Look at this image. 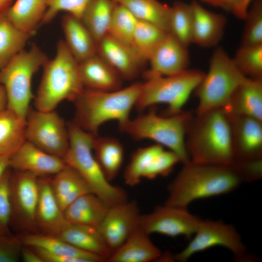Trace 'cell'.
<instances>
[{"mask_svg": "<svg viewBox=\"0 0 262 262\" xmlns=\"http://www.w3.org/2000/svg\"><path fill=\"white\" fill-rule=\"evenodd\" d=\"M244 182L249 180L240 162L215 164L190 161L183 164L168 186L164 204L187 208L195 200L230 193Z\"/></svg>", "mask_w": 262, "mask_h": 262, "instance_id": "cell-1", "label": "cell"}, {"mask_svg": "<svg viewBox=\"0 0 262 262\" xmlns=\"http://www.w3.org/2000/svg\"><path fill=\"white\" fill-rule=\"evenodd\" d=\"M185 147L192 162L215 164L232 163L233 145L228 113L221 108L193 115L186 134Z\"/></svg>", "mask_w": 262, "mask_h": 262, "instance_id": "cell-2", "label": "cell"}, {"mask_svg": "<svg viewBox=\"0 0 262 262\" xmlns=\"http://www.w3.org/2000/svg\"><path fill=\"white\" fill-rule=\"evenodd\" d=\"M142 82H136L119 89L103 91L85 88L74 102L75 117L73 121L84 131L98 135L100 127L115 120L119 125L130 118V114L140 96Z\"/></svg>", "mask_w": 262, "mask_h": 262, "instance_id": "cell-3", "label": "cell"}, {"mask_svg": "<svg viewBox=\"0 0 262 262\" xmlns=\"http://www.w3.org/2000/svg\"><path fill=\"white\" fill-rule=\"evenodd\" d=\"M43 67L42 77L34 98L36 110H54L64 100L74 102L84 91L78 62L64 40L58 42L55 56L49 59Z\"/></svg>", "mask_w": 262, "mask_h": 262, "instance_id": "cell-4", "label": "cell"}, {"mask_svg": "<svg viewBox=\"0 0 262 262\" xmlns=\"http://www.w3.org/2000/svg\"><path fill=\"white\" fill-rule=\"evenodd\" d=\"M67 127L69 146L63 158L66 164L75 169L87 182L92 192L109 207L128 200L125 191L111 184L106 178L94 157L93 147L96 135L73 121Z\"/></svg>", "mask_w": 262, "mask_h": 262, "instance_id": "cell-5", "label": "cell"}, {"mask_svg": "<svg viewBox=\"0 0 262 262\" xmlns=\"http://www.w3.org/2000/svg\"><path fill=\"white\" fill-rule=\"evenodd\" d=\"M193 116L190 112L160 115L154 110L130 118L119 125V131L136 140H150L175 152L181 163L190 161L185 147L187 130Z\"/></svg>", "mask_w": 262, "mask_h": 262, "instance_id": "cell-6", "label": "cell"}, {"mask_svg": "<svg viewBox=\"0 0 262 262\" xmlns=\"http://www.w3.org/2000/svg\"><path fill=\"white\" fill-rule=\"evenodd\" d=\"M49 60L36 45L23 49L0 69V84L5 90L7 106L26 119L33 98L32 80L34 74Z\"/></svg>", "mask_w": 262, "mask_h": 262, "instance_id": "cell-7", "label": "cell"}, {"mask_svg": "<svg viewBox=\"0 0 262 262\" xmlns=\"http://www.w3.org/2000/svg\"><path fill=\"white\" fill-rule=\"evenodd\" d=\"M246 78L223 48H216L208 72L195 90L198 99L196 114L223 108L234 90Z\"/></svg>", "mask_w": 262, "mask_h": 262, "instance_id": "cell-8", "label": "cell"}, {"mask_svg": "<svg viewBox=\"0 0 262 262\" xmlns=\"http://www.w3.org/2000/svg\"><path fill=\"white\" fill-rule=\"evenodd\" d=\"M204 75L200 70L187 69L177 74L147 79L142 82L135 108L141 112L155 104L164 103L168 106V115L179 113Z\"/></svg>", "mask_w": 262, "mask_h": 262, "instance_id": "cell-9", "label": "cell"}, {"mask_svg": "<svg viewBox=\"0 0 262 262\" xmlns=\"http://www.w3.org/2000/svg\"><path fill=\"white\" fill-rule=\"evenodd\" d=\"M193 236L181 251L173 256L174 261L185 262L194 254L216 246L228 249L236 261L255 260L247 250L240 234L229 224L221 221L201 219Z\"/></svg>", "mask_w": 262, "mask_h": 262, "instance_id": "cell-10", "label": "cell"}, {"mask_svg": "<svg viewBox=\"0 0 262 262\" xmlns=\"http://www.w3.org/2000/svg\"><path fill=\"white\" fill-rule=\"evenodd\" d=\"M13 171L10 180V229L18 234L36 233L39 177L28 172Z\"/></svg>", "mask_w": 262, "mask_h": 262, "instance_id": "cell-11", "label": "cell"}, {"mask_svg": "<svg viewBox=\"0 0 262 262\" xmlns=\"http://www.w3.org/2000/svg\"><path fill=\"white\" fill-rule=\"evenodd\" d=\"M25 133L26 141L49 154L63 158L67 150V125L54 110L29 111Z\"/></svg>", "mask_w": 262, "mask_h": 262, "instance_id": "cell-12", "label": "cell"}, {"mask_svg": "<svg viewBox=\"0 0 262 262\" xmlns=\"http://www.w3.org/2000/svg\"><path fill=\"white\" fill-rule=\"evenodd\" d=\"M201 220L187 208L164 204L156 206L149 213L141 214L138 228L148 235L159 233L189 238L196 231Z\"/></svg>", "mask_w": 262, "mask_h": 262, "instance_id": "cell-13", "label": "cell"}, {"mask_svg": "<svg viewBox=\"0 0 262 262\" xmlns=\"http://www.w3.org/2000/svg\"><path fill=\"white\" fill-rule=\"evenodd\" d=\"M140 215L135 201L128 200L110 207L98 229L113 252L138 228Z\"/></svg>", "mask_w": 262, "mask_h": 262, "instance_id": "cell-14", "label": "cell"}, {"mask_svg": "<svg viewBox=\"0 0 262 262\" xmlns=\"http://www.w3.org/2000/svg\"><path fill=\"white\" fill-rule=\"evenodd\" d=\"M232 135L234 161L262 159V121L228 114Z\"/></svg>", "mask_w": 262, "mask_h": 262, "instance_id": "cell-15", "label": "cell"}, {"mask_svg": "<svg viewBox=\"0 0 262 262\" xmlns=\"http://www.w3.org/2000/svg\"><path fill=\"white\" fill-rule=\"evenodd\" d=\"M148 62L149 67L144 73L146 80L180 73L187 69L189 65L188 47L168 33Z\"/></svg>", "mask_w": 262, "mask_h": 262, "instance_id": "cell-16", "label": "cell"}, {"mask_svg": "<svg viewBox=\"0 0 262 262\" xmlns=\"http://www.w3.org/2000/svg\"><path fill=\"white\" fill-rule=\"evenodd\" d=\"M10 168L38 177L55 175L66 166L63 158L49 154L26 141L10 157Z\"/></svg>", "mask_w": 262, "mask_h": 262, "instance_id": "cell-17", "label": "cell"}, {"mask_svg": "<svg viewBox=\"0 0 262 262\" xmlns=\"http://www.w3.org/2000/svg\"><path fill=\"white\" fill-rule=\"evenodd\" d=\"M35 220L38 233L53 236H57L68 223L51 189V179L47 176L38 179Z\"/></svg>", "mask_w": 262, "mask_h": 262, "instance_id": "cell-18", "label": "cell"}, {"mask_svg": "<svg viewBox=\"0 0 262 262\" xmlns=\"http://www.w3.org/2000/svg\"><path fill=\"white\" fill-rule=\"evenodd\" d=\"M97 53L114 68L123 79L126 80L136 78L145 63L131 47L108 34L98 44Z\"/></svg>", "mask_w": 262, "mask_h": 262, "instance_id": "cell-19", "label": "cell"}, {"mask_svg": "<svg viewBox=\"0 0 262 262\" xmlns=\"http://www.w3.org/2000/svg\"><path fill=\"white\" fill-rule=\"evenodd\" d=\"M78 64L80 77L85 88L103 91L122 88L121 75L98 53Z\"/></svg>", "mask_w": 262, "mask_h": 262, "instance_id": "cell-20", "label": "cell"}, {"mask_svg": "<svg viewBox=\"0 0 262 262\" xmlns=\"http://www.w3.org/2000/svg\"><path fill=\"white\" fill-rule=\"evenodd\" d=\"M190 4L193 13L192 43L202 47L215 46L223 36L226 17L206 9L195 0Z\"/></svg>", "mask_w": 262, "mask_h": 262, "instance_id": "cell-21", "label": "cell"}, {"mask_svg": "<svg viewBox=\"0 0 262 262\" xmlns=\"http://www.w3.org/2000/svg\"><path fill=\"white\" fill-rule=\"evenodd\" d=\"M223 109L228 114L262 121V80L247 78L234 90Z\"/></svg>", "mask_w": 262, "mask_h": 262, "instance_id": "cell-22", "label": "cell"}, {"mask_svg": "<svg viewBox=\"0 0 262 262\" xmlns=\"http://www.w3.org/2000/svg\"><path fill=\"white\" fill-rule=\"evenodd\" d=\"M61 26L64 41L78 63L97 53L98 44L80 18L67 14L62 18Z\"/></svg>", "mask_w": 262, "mask_h": 262, "instance_id": "cell-23", "label": "cell"}, {"mask_svg": "<svg viewBox=\"0 0 262 262\" xmlns=\"http://www.w3.org/2000/svg\"><path fill=\"white\" fill-rule=\"evenodd\" d=\"M55 236L80 249L97 255L105 261L113 253L97 228L68 222Z\"/></svg>", "mask_w": 262, "mask_h": 262, "instance_id": "cell-24", "label": "cell"}, {"mask_svg": "<svg viewBox=\"0 0 262 262\" xmlns=\"http://www.w3.org/2000/svg\"><path fill=\"white\" fill-rule=\"evenodd\" d=\"M162 253L149 237L137 228L108 259L109 262H148L158 260Z\"/></svg>", "mask_w": 262, "mask_h": 262, "instance_id": "cell-25", "label": "cell"}, {"mask_svg": "<svg viewBox=\"0 0 262 262\" xmlns=\"http://www.w3.org/2000/svg\"><path fill=\"white\" fill-rule=\"evenodd\" d=\"M110 207L93 193L78 198L64 211L66 221L72 224L98 228Z\"/></svg>", "mask_w": 262, "mask_h": 262, "instance_id": "cell-26", "label": "cell"}, {"mask_svg": "<svg viewBox=\"0 0 262 262\" xmlns=\"http://www.w3.org/2000/svg\"><path fill=\"white\" fill-rule=\"evenodd\" d=\"M51 187L63 212L78 198L92 192L85 180L75 169L66 164L51 179Z\"/></svg>", "mask_w": 262, "mask_h": 262, "instance_id": "cell-27", "label": "cell"}, {"mask_svg": "<svg viewBox=\"0 0 262 262\" xmlns=\"http://www.w3.org/2000/svg\"><path fill=\"white\" fill-rule=\"evenodd\" d=\"M26 119L6 107L0 112V157H10L26 141Z\"/></svg>", "mask_w": 262, "mask_h": 262, "instance_id": "cell-28", "label": "cell"}, {"mask_svg": "<svg viewBox=\"0 0 262 262\" xmlns=\"http://www.w3.org/2000/svg\"><path fill=\"white\" fill-rule=\"evenodd\" d=\"M93 151L94 157L106 178L113 180L118 175L123 162L124 149L117 139L95 136Z\"/></svg>", "mask_w": 262, "mask_h": 262, "instance_id": "cell-29", "label": "cell"}, {"mask_svg": "<svg viewBox=\"0 0 262 262\" xmlns=\"http://www.w3.org/2000/svg\"><path fill=\"white\" fill-rule=\"evenodd\" d=\"M24 245L42 248L52 253L83 260L85 262H101V257L80 249L62 239L40 233L18 234Z\"/></svg>", "mask_w": 262, "mask_h": 262, "instance_id": "cell-30", "label": "cell"}, {"mask_svg": "<svg viewBox=\"0 0 262 262\" xmlns=\"http://www.w3.org/2000/svg\"><path fill=\"white\" fill-rule=\"evenodd\" d=\"M47 8V0H16L3 13L19 29L33 34Z\"/></svg>", "mask_w": 262, "mask_h": 262, "instance_id": "cell-31", "label": "cell"}, {"mask_svg": "<svg viewBox=\"0 0 262 262\" xmlns=\"http://www.w3.org/2000/svg\"><path fill=\"white\" fill-rule=\"evenodd\" d=\"M113 0H90L81 19L97 44L108 33L115 8Z\"/></svg>", "mask_w": 262, "mask_h": 262, "instance_id": "cell-32", "label": "cell"}, {"mask_svg": "<svg viewBox=\"0 0 262 262\" xmlns=\"http://www.w3.org/2000/svg\"><path fill=\"white\" fill-rule=\"evenodd\" d=\"M33 35L19 29L3 12L0 13V69L24 49Z\"/></svg>", "mask_w": 262, "mask_h": 262, "instance_id": "cell-33", "label": "cell"}, {"mask_svg": "<svg viewBox=\"0 0 262 262\" xmlns=\"http://www.w3.org/2000/svg\"><path fill=\"white\" fill-rule=\"evenodd\" d=\"M121 4L139 21L168 33L170 6L157 0H123Z\"/></svg>", "mask_w": 262, "mask_h": 262, "instance_id": "cell-34", "label": "cell"}, {"mask_svg": "<svg viewBox=\"0 0 262 262\" xmlns=\"http://www.w3.org/2000/svg\"><path fill=\"white\" fill-rule=\"evenodd\" d=\"M167 33L153 24L138 20L132 48L144 62H148Z\"/></svg>", "mask_w": 262, "mask_h": 262, "instance_id": "cell-35", "label": "cell"}, {"mask_svg": "<svg viewBox=\"0 0 262 262\" xmlns=\"http://www.w3.org/2000/svg\"><path fill=\"white\" fill-rule=\"evenodd\" d=\"M193 13L191 4L178 1L170 6L168 33L188 47L192 40Z\"/></svg>", "mask_w": 262, "mask_h": 262, "instance_id": "cell-36", "label": "cell"}, {"mask_svg": "<svg viewBox=\"0 0 262 262\" xmlns=\"http://www.w3.org/2000/svg\"><path fill=\"white\" fill-rule=\"evenodd\" d=\"M164 149L163 146L156 144L138 148L133 152L124 169L125 183L130 186L139 184L151 162Z\"/></svg>", "mask_w": 262, "mask_h": 262, "instance_id": "cell-37", "label": "cell"}, {"mask_svg": "<svg viewBox=\"0 0 262 262\" xmlns=\"http://www.w3.org/2000/svg\"><path fill=\"white\" fill-rule=\"evenodd\" d=\"M138 20L125 6L117 3L115 8L107 34L132 47Z\"/></svg>", "mask_w": 262, "mask_h": 262, "instance_id": "cell-38", "label": "cell"}, {"mask_svg": "<svg viewBox=\"0 0 262 262\" xmlns=\"http://www.w3.org/2000/svg\"><path fill=\"white\" fill-rule=\"evenodd\" d=\"M232 59L245 76L262 80V45L240 46Z\"/></svg>", "mask_w": 262, "mask_h": 262, "instance_id": "cell-39", "label": "cell"}, {"mask_svg": "<svg viewBox=\"0 0 262 262\" xmlns=\"http://www.w3.org/2000/svg\"><path fill=\"white\" fill-rule=\"evenodd\" d=\"M245 24L240 46L262 45V0H256L244 18Z\"/></svg>", "mask_w": 262, "mask_h": 262, "instance_id": "cell-40", "label": "cell"}, {"mask_svg": "<svg viewBox=\"0 0 262 262\" xmlns=\"http://www.w3.org/2000/svg\"><path fill=\"white\" fill-rule=\"evenodd\" d=\"M90 0H47V8L40 25L50 23L61 11L81 19Z\"/></svg>", "mask_w": 262, "mask_h": 262, "instance_id": "cell-41", "label": "cell"}, {"mask_svg": "<svg viewBox=\"0 0 262 262\" xmlns=\"http://www.w3.org/2000/svg\"><path fill=\"white\" fill-rule=\"evenodd\" d=\"M179 163H181L180 159L175 152L164 149L151 162L146 170L143 178L150 180L158 176H166Z\"/></svg>", "mask_w": 262, "mask_h": 262, "instance_id": "cell-42", "label": "cell"}, {"mask_svg": "<svg viewBox=\"0 0 262 262\" xmlns=\"http://www.w3.org/2000/svg\"><path fill=\"white\" fill-rule=\"evenodd\" d=\"M12 170L8 169L0 179V234L10 235L11 205L10 180Z\"/></svg>", "mask_w": 262, "mask_h": 262, "instance_id": "cell-43", "label": "cell"}, {"mask_svg": "<svg viewBox=\"0 0 262 262\" xmlns=\"http://www.w3.org/2000/svg\"><path fill=\"white\" fill-rule=\"evenodd\" d=\"M23 245L18 234H0V262H18Z\"/></svg>", "mask_w": 262, "mask_h": 262, "instance_id": "cell-44", "label": "cell"}, {"mask_svg": "<svg viewBox=\"0 0 262 262\" xmlns=\"http://www.w3.org/2000/svg\"><path fill=\"white\" fill-rule=\"evenodd\" d=\"M20 258L24 262H43L32 247L24 245L21 250Z\"/></svg>", "mask_w": 262, "mask_h": 262, "instance_id": "cell-45", "label": "cell"}, {"mask_svg": "<svg viewBox=\"0 0 262 262\" xmlns=\"http://www.w3.org/2000/svg\"><path fill=\"white\" fill-rule=\"evenodd\" d=\"M252 1V0H241L232 12L237 17L244 19Z\"/></svg>", "mask_w": 262, "mask_h": 262, "instance_id": "cell-46", "label": "cell"}, {"mask_svg": "<svg viewBox=\"0 0 262 262\" xmlns=\"http://www.w3.org/2000/svg\"><path fill=\"white\" fill-rule=\"evenodd\" d=\"M201 1L225 10L230 9L229 0H200Z\"/></svg>", "mask_w": 262, "mask_h": 262, "instance_id": "cell-47", "label": "cell"}, {"mask_svg": "<svg viewBox=\"0 0 262 262\" xmlns=\"http://www.w3.org/2000/svg\"><path fill=\"white\" fill-rule=\"evenodd\" d=\"M10 168V157H0V179Z\"/></svg>", "mask_w": 262, "mask_h": 262, "instance_id": "cell-48", "label": "cell"}, {"mask_svg": "<svg viewBox=\"0 0 262 262\" xmlns=\"http://www.w3.org/2000/svg\"><path fill=\"white\" fill-rule=\"evenodd\" d=\"M7 106V98L3 86L0 84V112Z\"/></svg>", "mask_w": 262, "mask_h": 262, "instance_id": "cell-49", "label": "cell"}, {"mask_svg": "<svg viewBox=\"0 0 262 262\" xmlns=\"http://www.w3.org/2000/svg\"><path fill=\"white\" fill-rule=\"evenodd\" d=\"M13 0H0V13L6 11L12 4Z\"/></svg>", "mask_w": 262, "mask_h": 262, "instance_id": "cell-50", "label": "cell"}, {"mask_svg": "<svg viewBox=\"0 0 262 262\" xmlns=\"http://www.w3.org/2000/svg\"><path fill=\"white\" fill-rule=\"evenodd\" d=\"M241 0H229L230 9L232 12L236 8Z\"/></svg>", "mask_w": 262, "mask_h": 262, "instance_id": "cell-51", "label": "cell"}, {"mask_svg": "<svg viewBox=\"0 0 262 262\" xmlns=\"http://www.w3.org/2000/svg\"><path fill=\"white\" fill-rule=\"evenodd\" d=\"M114 1H115L116 3H121L123 0H113Z\"/></svg>", "mask_w": 262, "mask_h": 262, "instance_id": "cell-52", "label": "cell"}]
</instances>
